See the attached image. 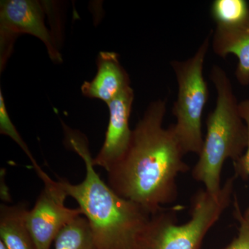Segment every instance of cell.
Returning a JSON list of instances; mask_svg holds the SVG:
<instances>
[{
    "instance_id": "cell-1",
    "label": "cell",
    "mask_w": 249,
    "mask_h": 249,
    "mask_svg": "<svg viewBox=\"0 0 249 249\" xmlns=\"http://www.w3.org/2000/svg\"><path fill=\"white\" fill-rule=\"evenodd\" d=\"M166 101L150 103L132 129L127 152L107 173L108 185L150 215L178 196L177 178L189 170L172 128L163 127Z\"/></svg>"
},
{
    "instance_id": "cell-2",
    "label": "cell",
    "mask_w": 249,
    "mask_h": 249,
    "mask_svg": "<svg viewBox=\"0 0 249 249\" xmlns=\"http://www.w3.org/2000/svg\"><path fill=\"white\" fill-rule=\"evenodd\" d=\"M65 142L84 160L86 174L77 184L59 181L89 223L96 249H134L150 214L117 194L96 173L86 137L63 124Z\"/></svg>"
},
{
    "instance_id": "cell-3",
    "label": "cell",
    "mask_w": 249,
    "mask_h": 249,
    "mask_svg": "<svg viewBox=\"0 0 249 249\" xmlns=\"http://www.w3.org/2000/svg\"><path fill=\"white\" fill-rule=\"evenodd\" d=\"M210 77L217 91V102L206 119V137L192 176L209 193L217 195L222 187L223 165L229 159L237 161L245 154L248 131L227 72L213 65Z\"/></svg>"
},
{
    "instance_id": "cell-4",
    "label": "cell",
    "mask_w": 249,
    "mask_h": 249,
    "mask_svg": "<svg viewBox=\"0 0 249 249\" xmlns=\"http://www.w3.org/2000/svg\"><path fill=\"white\" fill-rule=\"evenodd\" d=\"M236 178H228L217 195L205 188L196 192L191 218L184 224H178V208H164L152 214L134 249H201L205 237L231 204Z\"/></svg>"
},
{
    "instance_id": "cell-5",
    "label": "cell",
    "mask_w": 249,
    "mask_h": 249,
    "mask_svg": "<svg viewBox=\"0 0 249 249\" xmlns=\"http://www.w3.org/2000/svg\"><path fill=\"white\" fill-rule=\"evenodd\" d=\"M213 32L206 36L191 58L170 62L178 85V98L173 107L177 122L171 127L184 155L199 156L204 143L201 120L209 90L203 71Z\"/></svg>"
},
{
    "instance_id": "cell-6",
    "label": "cell",
    "mask_w": 249,
    "mask_h": 249,
    "mask_svg": "<svg viewBox=\"0 0 249 249\" xmlns=\"http://www.w3.org/2000/svg\"><path fill=\"white\" fill-rule=\"evenodd\" d=\"M49 3L36 0H3L0 3V71L7 63L18 36L29 34L43 42L50 58H62L55 37L45 24Z\"/></svg>"
},
{
    "instance_id": "cell-7",
    "label": "cell",
    "mask_w": 249,
    "mask_h": 249,
    "mask_svg": "<svg viewBox=\"0 0 249 249\" xmlns=\"http://www.w3.org/2000/svg\"><path fill=\"white\" fill-rule=\"evenodd\" d=\"M37 174L44 188L34 207L28 210L26 221L36 248L51 249L62 229L83 213L79 207L65 206L68 195L59 180L53 181L42 170Z\"/></svg>"
},
{
    "instance_id": "cell-8",
    "label": "cell",
    "mask_w": 249,
    "mask_h": 249,
    "mask_svg": "<svg viewBox=\"0 0 249 249\" xmlns=\"http://www.w3.org/2000/svg\"><path fill=\"white\" fill-rule=\"evenodd\" d=\"M134 98V90L129 87L108 103L109 119L104 142L98 155L93 159L94 166L109 170L121 160L128 149L132 129L129 117Z\"/></svg>"
},
{
    "instance_id": "cell-9",
    "label": "cell",
    "mask_w": 249,
    "mask_h": 249,
    "mask_svg": "<svg viewBox=\"0 0 249 249\" xmlns=\"http://www.w3.org/2000/svg\"><path fill=\"white\" fill-rule=\"evenodd\" d=\"M96 65V76L82 85V93L85 97L98 99L107 105L131 87L130 78L115 52H100Z\"/></svg>"
},
{
    "instance_id": "cell-10",
    "label": "cell",
    "mask_w": 249,
    "mask_h": 249,
    "mask_svg": "<svg viewBox=\"0 0 249 249\" xmlns=\"http://www.w3.org/2000/svg\"><path fill=\"white\" fill-rule=\"evenodd\" d=\"M214 53L226 58L233 54L238 59L235 78L242 86L249 85V22L232 27H216L213 32Z\"/></svg>"
},
{
    "instance_id": "cell-11",
    "label": "cell",
    "mask_w": 249,
    "mask_h": 249,
    "mask_svg": "<svg viewBox=\"0 0 249 249\" xmlns=\"http://www.w3.org/2000/svg\"><path fill=\"white\" fill-rule=\"evenodd\" d=\"M27 205L1 204L0 206V241L7 249H37L27 227Z\"/></svg>"
},
{
    "instance_id": "cell-12",
    "label": "cell",
    "mask_w": 249,
    "mask_h": 249,
    "mask_svg": "<svg viewBox=\"0 0 249 249\" xmlns=\"http://www.w3.org/2000/svg\"><path fill=\"white\" fill-rule=\"evenodd\" d=\"M54 249H96L86 218L80 216L64 228L54 242Z\"/></svg>"
},
{
    "instance_id": "cell-13",
    "label": "cell",
    "mask_w": 249,
    "mask_h": 249,
    "mask_svg": "<svg viewBox=\"0 0 249 249\" xmlns=\"http://www.w3.org/2000/svg\"><path fill=\"white\" fill-rule=\"evenodd\" d=\"M211 15L217 27L242 25L249 22V4L246 0H214Z\"/></svg>"
},
{
    "instance_id": "cell-14",
    "label": "cell",
    "mask_w": 249,
    "mask_h": 249,
    "mask_svg": "<svg viewBox=\"0 0 249 249\" xmlns=\"http://www.w3.org/2000/svg\"><path fill=\"white\" fill-rule=\"evenodd\" d=\"M0 133L8 136L12 139L16 143L21 147V149L25 152L29 160L32 162L33 166L35 168L36 173L41 170L40 167L37 164L27 144L21 137L20 134L18 132V129L15 127L14 124L11 121L6 105H5L4 98L2 91H0Z\"/></svg>"
},
{
    "instance_id": "cell-15",
    "label": "cell",
    "mask_w": 249,
    "mask_h": 249,
    "mask_svg": "<svg viewBox=\"0 0 249 249\" xmlns=\"http://www.w3.org/2000/svg\"><path fill=\"white\" fill-rule=\"evenodd\" d=\"M239 109L248 131V143L245 154L237 161L233 162L234 168L236 176L247 178H249V98L239 103ZM243 216L249 225V206Z\"/></svg>"
},
{
    "instance_id": "cell-16",
    "label": "cell",
    "mask_w": 249,
    "mask_h": 249,
    "mask_svg": "<svg viewBox=\"0 0 249 249\" xmlns=\"http://www.w3.org/2000/svg\"><path fill=\"white\" fill-rule=\"evenodd\" d=\"M235 200V214L240 224L238 235L229 245L220 249H249V225L246 222L244 216L241 214L240 207L236 199Z\"/></svg>"
},
{
    "instance_id": "cell-17",
    "label": "cell",
    "mask_w": 249,
    "mask_h": 249,
    "mask_svg": "<svg viewBox=\"0 0 249 249\" xmlns=\"http://www.w3.org/2000/svg\"><path fill=\"white\" fill-rule=\"evenodd\" d=\"M0 249H7L1 241H0Z\"/></svg>"
}]
</instances>
